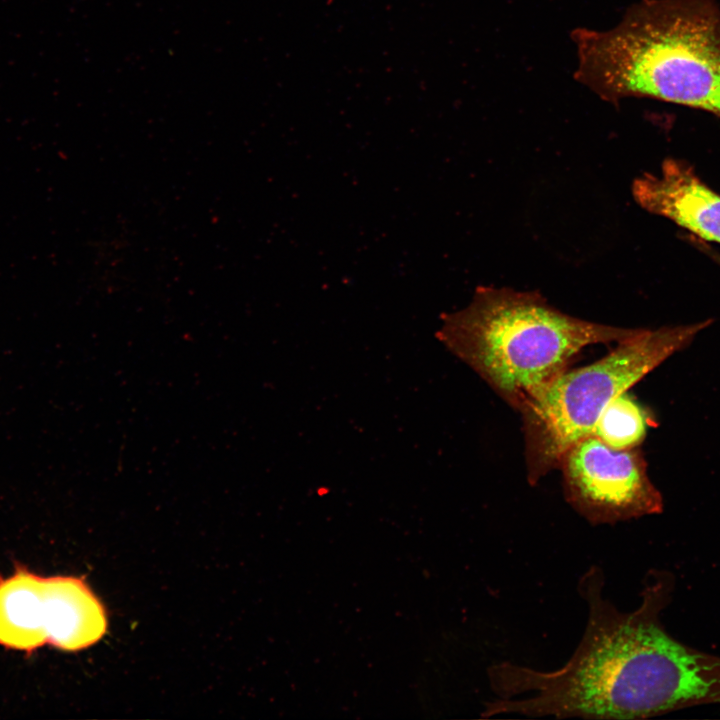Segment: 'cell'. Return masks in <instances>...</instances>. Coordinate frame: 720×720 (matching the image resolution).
<instances>
[{"label": "cell", "instance_id": "obj_9", "mask_svg": "<svg viewBox=\"0 0 720 720\" xmlns=\"http://www.w3.org/2000/svg\"><path fill=\"white\" fill-rule=\"evenodd\" d=\"M649 424L646 411L624 392L602 411L592 435L613 449H631L641 444Z\"/></svg>", "mask_w": 720, "mask_h": 720}, {"label": "cell", "instance_id": "obj_10", "mask_svg": "<svg viewBox=\"0 0 720 720\" xmlns=\"http://www.w3.org/2000/svg\"><path fill=\"white\" fill-rule=\"evenodd\" d=\"M717 260L720 262V257H718Z\"/></svg>", "mask_w": 720, "mask_h": 720}, {"label": "cell", "instance_id": "obj_7", "mask_svg": "<svg viewBox=\"0 0 720 720\" xmlns=\"http://www.w3.org/2000/svg\"><path fill=\"white\" fill-rule=\"evenodd\" d=\"M47 644L78 651L106 632L104 608L86 582L74 576L45 577Z\"/></svg>", "mask_w": 720, "mask_h": 720}, {"label": "cell", "instance_id": "obj_6", "mask_svg": "<svg viewBox=\"0 0 720 720\" xmlns=\"http://www.w3.org/2000/svg\"><path fill=\"white\" fill-rule=\"evenodd\" d=\"M632 192L647 211L720 244V195L703 183L688 163L666 159L660 174L637 178Z\"/></svg>", "mask_w": 720, "mask_h": 720}, {"label": "cell", "instance_id": "obj_8", "mask_svg": "<svg viewBox=\"0 0 720 720\" xmlns=\"http://www.w3.org/2000/svg\"><path fill=\"white\" fill-rule=\"evenodd\" d=\"M45 644V577L17 565L0 577V645L30 654Z\"/></svg>", "mask_w": 720, "mask_h": 720}, {"label": "cell", "instance_id": "obj_1", "mask_svg": "<svg viewBox=\"0 0 720 720\" xmlns=\"http://www.w3.org/2000/svg\"><path fill=\"white\" fill-rule=\"evenodd\" d=\"M603 588L599 567L580 578L587 624L560 668L541 671L506 661L489 666L496 699L485 704L483 717L638 719L720 702V657L686 647L663 630L657 620L660 585H647L641 606L628 613Z\"/></svg>", "mask_w": 720, "mask_h": 720}, {"label": "cell", "instance_id": "obj_3", "mask_svg": "<svg viewBox=\"0 0 720 720\" xmlns=\"http://www.w3.org/2000/svg\"><path fill=\"white\" fill-rule=\"evenodd\" d=\"M636 330L573 317L536 291L480 286L465 308L442 315L436 337L519 411L583 348Z\"/></svg>", "mask_w": 720, "mask_h": 720}, {"label": "cell", "instance_id": "obj_5", "mask_svg": "<svg viewBox=\"0 0 720 720\" xmlns=\"http://www.w3.org/2000/svg\"><path fill=\"white\" fill-rule=\"evenodd\" d=\"M558 468L567 502L590 524H615L663 510L638 447L616 450L589 435L563 454Z\"/></svg>", "mask_w": 720, "mask_h": 720}, {"label": "cell", "instance_id": "obj_4", "mask_svg": "<svg viewBox=\"0 0 720 720\" xmlns=\"http://www.w3.org/2000/svg\"><path fill=\"white\" fill-rule=\"evenodd\" d=\"M711 321L658 329L637 328L597 361L565 370L519 412L527 479L537 484L558 468L563 454L592 435L602 411L645 375L684 348Z\"/></svg>", "mask_w": 720, "mask_h": 720}, {"label": "cell", "instance_id": "obj_2", "mask_svg": "<svg viewBox=\"0 0 720 720\" xmlns=\"http://www.w3.org/2000/svg\"><path fill=\"white\" fill-rule=\"evenodd\" d=\"M575 80L618 104L649 98L720 117L718 0H638L607 30L578 27Z\"/></svg>", "mask_w": 720, "mask_h": 720}]
</instances>
